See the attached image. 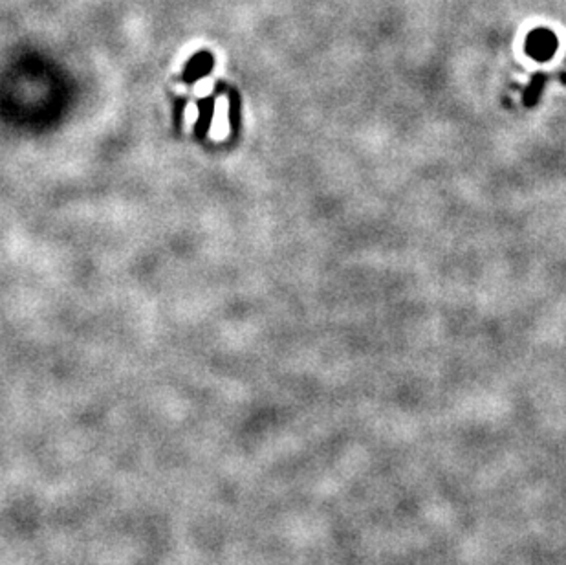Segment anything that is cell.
I'll return each instance as SVG.
<instances>
[{
    "mask_svg": "<svg viewBox=\"0 0 566 565\" xmlns=\"http://www.w3.org/2000/svg\"><path fill=\"white\" fill-rule=\"evenodd\" d=\"M555 51H558V37L548 28L534 30L526 39V54L539 63L552 59Z\"/></svg>",
    "mask_w": 566,
    "mask_h": 565,
    "instance_id": "obj_1",
    "label": "cell"
},
{
    "mask_svg": "<svg viewBox=\"0 0 566 565\" xmlns=\"http://www.w3.org/2000/svg\"><path fill=\"white\" fill-rule=\"evenodd\" d=\"M544 83H546V78H544L543 74L534 75L530 87H528V90L524 92V105L526 107H534L535 103H537V99L541 97V92H543Z\"/></svg>",
    "mask_w": 566,
    "mask_h": 565,
    "instance_id": "obj_2",
    "label": "cell"
},
{
    "mask_svg": "<svg viewBox=\"0 0 566 565\" xmlns=\"http://www.w3.org/2000/svg\"><path fill=\"white\" fill-rule=\"evenodd\" d=\"M211 63H213V59H211L209 54H200V56L195 57L191 61V65H189V78H197V75L206 74L207 70L211 68Z\"/></svg>",
    "mask_w": 566,
    "mask_h": 565,
    "instance_id": "obj_3",
    "label": "cell"
},
{
    "mask_svg": "<svg viewBox=\"0 0 566 565\" xmlns=\"http://www.w3.org/2000/svg\"><path fill=\"white\" fill-rule=\"evenodd\" d=\"M198 120V109L195 103H189L187 107H185V127L187 129H191L192 125L197 123Z\"/></svg>",
    "mask_w": 566,
    "mask_h": 565,
    "instance_id": "obj_4",
    "label": "cell"
}]
</instances>
